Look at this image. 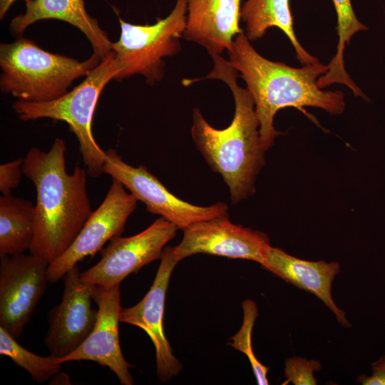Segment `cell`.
<instances>
[{
  "label": "cell",
  "instance_id": "cell-9",
  "mask_svg": "<svg viewBox=\"0 0 385 385\" xmlns=\"http://www.w3.org/2000/svg\"><path fill=\"white\" fill-rule=\"evenodd\" d=\"M48 265L31 253L0 256V327L16 339L46 289Z\"/></svg>",
  "mask_w": 385,
  "mask_h": 385
},
{
  "label": "cell",
  "instance_id": "cell-17",
  "mask_svg": "<svg viewBox=\"0 0 385 385\" xmlns=\"http://www.w3.org/2000/svg\"><path fill=\"white\" fill-rule=\"evenodd\" d=\"M45 19L63 21L78 29L91 43L93 53L102 59L112 51V42L98 20L87 13L84 0H31L26 3L25 12L12 19L9 31L22 36L29 26Z\"/></svg>",
  "mask_w": 385,
  "mask_h": 385
},
{
  "label": "cell",
  "instance_id": "cell-25",
  "mask_svg": "<svg viewBox=\"0 0 385 385\" xmlns=\"http://www.w3.org/2000/svg\"><path fill=\"white\" fill-rule=\"evenodd\" d=\"M373 372L370 376H359L358 383L363 385H385V355L371 364Z\"/></svg>",
  "mask_w": 385,
  "mask_h": 385
},
{
  "label": "cell",
  "instance_id": "cell-12",
  "mask_svg": "<svg viewBox=\"0 0 385 385\" xmlns=\"http://www.w3.org/2000/svg\"><path fill=\"white\" fill-rule=\"evenodd\" d=\"M183 231L182 241L173 247L179 262L202 253L252 260L263 266L272 248L265 233L234 224L228 215L197 222Z\"/></svg>",
  "mask_w": 385,
  "mask_h": 385
},
{
  "label": "cell",
  "instance_id": "cell-16",
  "mask_svg": "<svg viewBox=\"0 0 385 385\" xmlns=\"http://www.w3.org/2000/svg\"><path fill=\"white\" fill-rule=\"evenodd\" d=\"M262 267L285 282L315 295L334 314L341 325L351 327L345 312L335 304L332 296V282L340 272L338 262L304 260L272 247L267 260Z\"/></svg>",
  "mask_w": 385,
  "mask_h": 385
},
{
  "label": "cell",
  "instance_id": "cell-14",
  "mask_svg": "<svg viewBox=\"0 0 385 385\" xmlns=\"http://www.w3.org/2000/svg\"><path fill=\"white\" fill-rule=\"evenodd\" d=\"M98 317L94 328L84 342L68 356L58 359L63 364L73 361H92L107 366L122 385H132L134 381L129 371L133 366L121 351L118 323L120 322V293L119 286L101 288L95 298Z\"/></svg>",
  "mask_w": 385,
  "mask_h": 385
},
{
  "label": "cell",
  "instance_id": "cell-24",
  "mask_svg": "<svg viewBox=\"0 0 385 385\" xmlns=\"http://www.w3.org/2000/svg\"><path fill=\"white\" fill-rule=\"evenodd\" d=\"M24 158H19L0 165V191L2 195H10L20 183Z\"/></svg>",
  "mask_w": 385,
  "mask_h": 385
},
{
  "label": "cell",
  "instance_id": "cell-13",
  "mask_svg": "<svg viewBox=\"0 0 385 385\" xmlns=\"http://www.w3.org/2000/svg\"><path fill=\"white\" fill-rule=\"evenodd\" d=\"M179 262L173 247H165L153 283L143 298L135 305L121 309L120 322L143 329L155 349L156 374L161 382L170 380L182 369L173 355L164 332L163 316L166 292L173 269Z\"/></svg>",
  "mask_w": 385,
  "mask_h": 385
},
{
  "label": "cell",
  "instance_id": "cell-22",
  "mask_svg": "<svg viewBox=\"0 0 385 385\" xmlns=\"http://www.w3.org/2000/svg\"><path fill=\"white\" fill-rule=\"evenodd\" d=\"M244 313L243 322L240 330L230 338L232 342L228 344L235 349L244 353L252 366L257 384L268 385L267 372L269 368L260 363L252 351L251 344L252 332L258 315L256 303L250 299L242 302Z\"/></svg>",
  "mask_w": 385,
  "mask_h": 385
},
{
  "label": "cell",
  "instance_id": "cell-26",
  "mask_svg": "<svg viewBox=\"0 0 385 385\" xmlns=\"http://www.w3.org/2000/svg\"><path fill=\"white\" fill-rule=\"evenodd\" d=\"M16 0H0V19H3L12 4ZM26 3L31 0H24Z\"/></svg>",
  "mask_w": 385,
  "mask_h": 385
},
{
  "label": "cell",
  "instance_id": "cell-21",
  "mask_svg": "<svg viewBox=\"0 0 385 385\" xmlns=\"http://www.w3.org/2000/svg\"><path fill=\"white\" fill-rule=\"evenodd\" d=\"M5 329L0 327V354L10 358L36 382L43 383L60 372L61 364L52 355L42 356L21 346Z\"/></svg>",
  "mask_w": 385,
  "mask_h": 385
},
{
  "label": "cell",
  "instance_id": "cell-11",
  "mask_svg": "<svg viewBox=\"0 0 385 385\" xmlns=\"http://www.w3.org/2000/svg\"><path fill=\"white\" fill-rule=\"evenodd\" d=\"M118 180L112 178L100 206L87 219L71 246L48 268V282L54 283L88 256L93 257L111 239L120 236L138 200Z\"/></svg>",
  "mask_w": 385,
  "mask_h": 385
},
{
  "label": "cell",
  "instance_id": "cell-23",
  "mask_svg": "<svg viewBox=\"0 0 385 385\" xmlns=\"http://www.w3.org/2000/svg\"><path fill=\"white\" fill-rule=\"evenodd\" d=\"M322 364L315 359H307L294 356L285 361L284 376L287 379L282 385L292 383L294 385H316L314 372L321 369Z\"/></svg>",
  "mask_w": 385,
  "mask_h": 385
},
{
  "label": "cell",
  "instance_id": "cell-4",
  "mask_svg": "<svg viewBox=\"0 0 385 385\" xmlns=\"http://www.w3.org/2000/svg\"><path fill=\"white\" fill-rule=\"evenodd\" d=\"M103 59L93 53L84 61L48 52L19 36L0 44V89L17 101L41 103L66 94L76 79L86 76Z\"/></svg>",
  "mask_w": 385,
  "mask_h": 385
},
{
  "label": "cell",
  "instance_id": "cell-8",
  "mask_svg": "<svg viewBox=\"0 0 385 385\" xmlns=\"http://www.w3.org/2000/svg\"><path fill=\"white\" fill-rule=\"evenodd\" d=\"M178 230L175 225L160 217L135 235L113 237L101 250L98 262L81 273V279L103 289L120 286L129 274L160 260L165 245Z\"/></svg>",
  "mask_w": 385,
  "mask_h": 385
},
{
  "label": "cell",
  "instance_id": "cell-7",
  "mask_svg": "<svg viewBox=\"0 0 385 385\" xmlns=\"http://www.w3.org/2000/svg\"><path fill=\"white\" fill-rule=\"evenodd\" d=\"M103 173L118 180L148 212L158 215L183 230L202 221L228 215V206L219 202L210 206L191 204L176 197L148 168L126 163L113 149L106 151Z\"/></svg>",
  "mask_w": 385,
  "mask_h": 385
},
{
  "label": "cell",
  "instance_id": "cell-1",
  "mask_svg": "<svg viewBox=\"0 0 385 385\" xmlns=\"http://www.w3.org/2000/svg\"><path fill=\"white\" fill-rule=\"evenodd\" d=\"M211 72L205 77L184 80L188 86L205 79H217L230 88L235 101V115L228 127L210 125L198 108L192 113V138L211 170L221 175L230 190L232 204L250 197L255 192L257 175L265 165L260 135V120L254 100L247 88L237 83L235 68L220 55L210 56Z\"/></svg>",
  "mask_w": 385,
  "mask_h": 385
},
{
  "label": "cell",
  "instance_id": "cell-10",
  "mask_svg": "<svg viewBox=\"0 0 385 385\" xmlns=\"http://www.w3.org/2000/svg\"><path fill=\"white\" fill-rule=\"evenodd\" d=\"M78 265L63 276L61 301L48 313V329L44 338L51 355L63 358L75 351L95 327L98 309L92 301L100 287L83 281Z\"/></svg>",
  "mask_w": 385,
  "mask_h": 385
},
{
  "label": "cell",
  "instance_id": "cell-15",
  "mask_svg": "<svg viewBox=\"0 0 385 385\" xmlns=\"http://www.w3.org/2000/svg\"><path fill=\"white\" fill-rule=\"evenodd\" d=\"M241 0H188L183 37L204 47L210 56L230 50L242 32Z\"/></svg>",
  "mask_w": 385,
  "mask_h": 385
},
{
  "label": "cell",
  "instance_id": "cell-18",
  "mask_svg": "<svg viewBox=\"0 0 385 385\" xmlns=\"http://www.w3.org/2000/svg\"><path fill=\"white\" fill-rule=\"evenodd\" d=\"M241 19L246 24L245 35L250 41L262 38L269 28L277 27L289 38L301 63H319L304 50L297 38L289 0H246L241 6Z\"/></svg>",
  "mask_w": 385,
  "mask_h": 385
},
{
  "label": "cell",
  "instance_id": "cell-5",
  "mask_svg": "<svg viewBox=\"0 0 385 385\" xmlns=\"http://www.w3.org/2000/svg\"><path fill=\"white\" fill-rule=\"evenodd\" d=\"M119 71L112 51L78 86L61 98L41 103L16 101L12 108L22 120L51 118L66 122L78 140L88 176L97 178L103 173L106 154L94 139L92 120L102 91Z\"/></svg>",
  "mask_w": 385,
  "mask_h": 385
},
{
  "label": "cell",
  "instance_id": "cell-19",
  "mask_svg": "<svg viewBox=\"0 0 385 385\" xmlns=\"http://www.w3.org/2000/svg\"><path fill=\"white\" fill-rule=\"evenodd\" d=\"M35 223V205L10 195L0 197V256L30 249Z\"/></svg>",
  "mask_w": 385,
  "mask_h": 385
},
{
  "label": "cell",
  "instance_id": "cell-20",
  "mask_svg": "<svg viewBox=\"0 0 385 385\" xmlns=\"http://www.w3.org/2000/svg\"><path fill=\"white\" fill-rule=\"evenodd\" d=\"M337 14V31L339 41L337 53L327 65V72L317 80L320 88H325L333 83L344 84L349 88L354 95L364 98L361 90L351 79L344 68V51L346 44H349L354 35L368 28L356 18L351 6V0H332Z\"/></svg>",
  "mask_w": 385,
  "mask_h": 385
},
{
  "label": "cell",
  "instance_id": "cell-27",
  "mask_svg": "<svg viewBox=\"0 0 385 385\" xmlns=\"http://www.w3.org/2000/svg\"><path fill=\"white\" fill-rule=\"evenodd\" d=\"M56 374L53 378L52 382H54L53 384H68L66 382L70 383L69 377L65 374H60V376H56ZM71 384V383H70Z\"/></svg>",
  "mask_w": 385,
  "mask_h": 385
},
{
  "label": "cell",
  "instance_id": "cell-2",
  "mask_svg": "<svg viewBox=\"0 0 385 385\" xmlns=\"http://www.w3.org/2000/svg\"><path fill=\"white\" fill-rule=\"evenodd\" d=\"M66 142L56 138L50 150L33 147L23 163V173L36 191L34 235L29 253L49 264L71 246L92 212L86 190V169L66 168Z\"/></svg>",
  "mask_w": 385,
  "mask_h": 385
},
{
  "label": "cell",
  "instance_id": "cell-3",
  "mask_svg": "<svg viewBox=\"0 0 385 385\" xmlns=\"http://www.w3.org/2000/svg\"><path fill=\"white\" fill-rule=\"evenodd\" d=\"M230 63L239 71L251 94L260 120V135L267 150L279 135L274 127V117L281 108L303 107L322 108L332 115L345 109L344 93L323 91L318 78L328 71L320 63L294 68L262 56L242 31L234 38L227 51Z\"/></svg>",
  "mask_w": 385,
  "mask_h": 385
},
{
  "label": "cell",
  "instance_id": "cell-6",
  "mask_svg": "<svg viewBox=\"0 0 385 385\" xmlns=\"http://www.w3.org/2000/svg\"><path fill=\"white\" fill-rule=\"evenodd\" d=\"M188 0H177L172 11L151 25H136L119 19L120 35L112 43L120 71L115 80L142 75L152 86L164 77L163 59L181 50L180 38L186 26Z\"/></svg>",
  "mask_w": 385,
  "mask_h": 385
}]
</instances>
